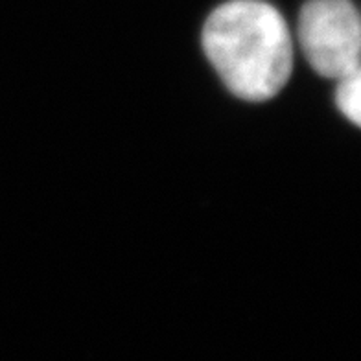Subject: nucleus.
<instances>
[{
  "mask_svg": "<svg viewBox=\"0 0 361 361\" xmlns=\"http://www.w3.org/2000/svg\"><path fill=\"white\" fill-rule=\"evenodd\" d=\"M297 41L319 76L339 80L361 63V11L352 0H306Z\"/></svg>",
  "mask_w": 361,
  "mask_h": 361,
  "instance_id": "2",
  "label": "nucleus"
},
{
  "mask_svg": "<svg viewBox=\"0 0 361 361\" xmlns=\"http://www.w3.org/2000/svg\"><path fill=\"white\" fill-rule=\"evenodd\" d=\"M201 43L210 65L236 98L267 102L293 71V39L266 0H227L204 20Z\"/></svg>",
  "mask_w": 361,
  "mask_h": 361,
  "instance_id": "1",
  "label": "nucleus"
},
{
  "mask_svg": "<svg viewBox=\"0 0 361 361\" xmlns=\"http://www.w3.org/2000/svg\"><path fill=\"white\" fill-rule=\"evenodd\" d=\"M336 85V105L348 122L361 128V63L343 74Z\"/></svg>",
  "mask_w": 361,
  "mask_h": 361,
  "instance_id": "3",
  "label": "nucleus"
}]
</instances>
